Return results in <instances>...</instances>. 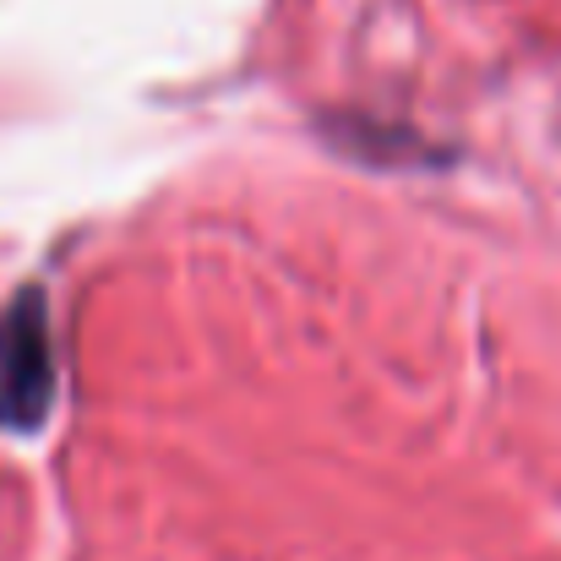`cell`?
<instances>
[{
  "label": "cell",
  "mask_w": 561,
  "mask_h": 561,
  "mask_svg": "<svg viewBox=\"0 0 561 561\" xmlns=\"http://www.w3.org/2000/svg\"><path fill=\"white\" fill-rule=\"evenodd\" d=\"M49 392V344L38 311H16L0 328V420H33Z\"/></svg>",
  "instance_id": "obj_1"
}]
</instances>
